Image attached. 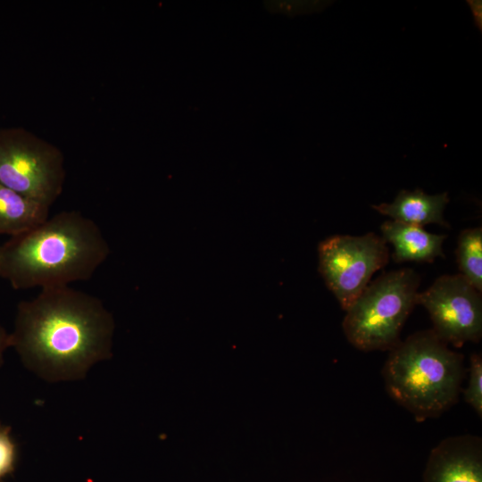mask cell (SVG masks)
Returning a JSON list of instances; mask_svg holds the SVG:
<instances>
[{"label": "cell", "mask_w": 482, "mask_h": 482, "mask_svg": "<svg viewBox=\"0 0 482 482\" xmlns=\"http://www.w3.org/2000/svg\"><path fill=\"white\" fill-rule=\"evenodd\" d=\"M113 333L112 314L99 298L60 286L19 303L10 339L26 368L59 382L81 379L111 358Z\"/></svg>", "instance_id": "obj_1"}, {"label": "cell", "mask_w": 482, "mask_h": 482, "mask_svg": "<svg viewBox=\"0 0 482 482\" xmlns=\"http://www.w3.org/2000/svg\"><path fill=\"white\" fill-rule=\"evenodd\" d=\"M110 252L93 220L63 211L0 245V277L17 290L69 286L89 279Z\"/></svg>", "instance_id": "obj_2"}, {"label": "cell", "mask_w": 482, "mask_h": 482, "mask_svg": "<svg viewBox=\"0 0 482 482\" xmlns=\"http://www.w3.org/2000/svg\"><path fill=\"white\" fill-rule=\"evenodd\" d=\"M382 375L390 397L422 422L457 403L467 368L463 355L431 328L411 334L390 350Z\"/></svg>", "instance_id": "obj_3"}, {"label": "cell", "mask_w": 482, "mask_h": 482, "mask_svg": "<svg viewBox=\"0 0 482 482\" xmlns=\"http://www.w3.org/2000/svg\"><path fill=\"white\" fill-rule=\"evenodd\" d=\"M420 282L412 269L403 268L369 283L345 311L342 327L348 342L363 352L395 348L417 304Z\"/></svg>", "instance_id": "obj_4"}, {"label": "cell", "mask_w": 482, "mask_h": 482, "mask_svg": "<svg viewBox=\"0 0 482 482\" xmlns=\"http://www.w3.org/2000/svg\"><path fill=\"white\" fill-rule=\"evenodd\" d=\"M64 156L23 128L0 129V183L50 207L62 192Z\"/></svg>", "instance_id": "obj_5"}, {"label": "cell", "mask_w": 482, "mask_h": 482, "mask_svg": "<svg viewBox=\"0 0 482 482\" xmlns=\"http://www.w3.org/2000/svg\"><path fill=\"white\" fill-rule=\"evenodd\" d=\"M318 253L319 271L345 311L389 258L386 242L373 232L332 236L320 243Z\"/></svg>", "instance_id": "obj_6"}, {"label": "cell", "mask_w": 482, "mask_h": 482, "mask_svg": "<svg viewBox=\"0 0 482 482\" xmlns=\"http://www.w3.org/2000/svg\"><path fill=\"white\" fill-rule=\"evenodd\" d=\"M417 304L428 311L432 330L446 344L461 347L482 337L481 292L461 274L437 278L425 291L418 292Z\"/></svg>", "instance_id": "obj_7"}, {"label": "cell", "mask_w": 482, "mask_h": 482, "mask_svg": "<svg viewBox=\"0 0 482 482\" xmlns=\"http://www.w3.org/2000/svg\"><path fill=\"white\" fill-rule=\"evenodd\" d=\"M423 482H482V439L474 435L449 436L428 458Z\"/></svg>", "instance_id": "obj_8"}, {"label": "cell", "mask_w": 482, "mask_h": 482, "mask_svg": "<svg viewBox=\"0 0 482 482\" xmlns=\"http://www.w3.org/2000/svg\"><path fill=\"white\" fill-rule=\"evenodd\" d=\"M382 237L394 247L392 258L395 262H432L445 257L443 243L446 235L429 233L421 227L395 220H386L380 227Z\"/></svg>", "instance_id": "obj_9"}, {"label": "cell", "mask_w": 482, "mask_h": 482, "mask_svg": "<svg viewBox=\"0 0 482 482\" xmlns=\"http://www.w3.org/2000/svg\"><path fill=\"white\" fill-rule=\"evenodd\" d=\"M448 203L447 192L430 195L417 188L413 191L403 189L393 203H383L371 207L393 220L404 224L422 228L426 224L436 223L449 227L443 215Z\"/></svg>", "instance_id": "obj_10"}, {"label": "cell", "mask_w": 482, "mask_h": 482, "mask_svg": "<svg viewBox=\"0 0 482 482\" xmlns=\"http://www.w3.org/2000/svg\"><path fill=\"white\" fill-rule=\"evenodd\" d=\"M48 206L0 183V235L25 233L49 217Z\"/></svg>", "instance_id": "obj_11"}, {"label": "cell", "mask_w": 482, "mask_h": 482, "mask_svg": "<svg viewBox=\"0 0 482 482\" xmlns=\"http://www.w3.org/2000/svg\"><path fill=\"white\" fill-rule=\"evenodd\" d=\"M456 257L461 275L478 291H482V229L477 227L461 232Z\"/></svg>", "instance_id": "obj_12"}, {"label": "cell", "mask_w": 482, "mask_h": 482, "mask_svg": "<svg viewBox=\"0 0 482 482\" xmlns=\"http://www.w3.org/2000/svg\"><path fill=\"white\" fill-rule=\"evenodd\" d=\"M469 380L463 389L464 401L482 417V357L480 353H472L470 357V365L467 369Z\"/></svg>", "instance_id": "obj_13"}, {"label": "cell", "mask_w": 482, "mask_h": 482, "mask_svg": "<svg viewBox=\"0 0 482 482\" xmlns=\"http://www.w3.org/2000/svg\"><path fill=\"white\" fill-rule=\"evenodd\" d=\"M16 456V446L11 437L10 428L0 425V482L14 470Z\"/></svg>", "instance_id": "obj_14"}, {"label": "cell", "mask_w": 482, "mask_h": 482, "mask_svg": "<svg viewBox=\"0 0 482 482\" xmlns=\"http://www.w3.org/2000/svg\"><path fill=\"white\" fill-rule=\"evenodd\" d=\"M9 347H11L10 333L0 323V368L4 364V353Z\"/></svg>", "instance_id": "obj_15"}]
</instances>
